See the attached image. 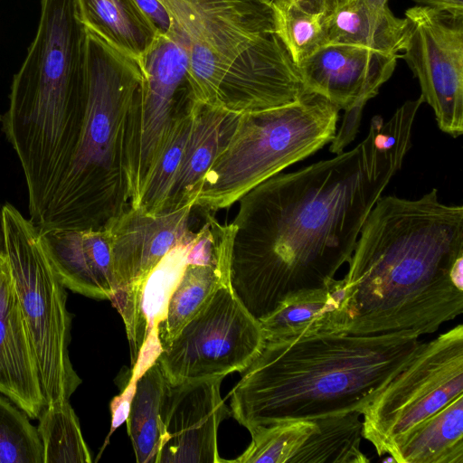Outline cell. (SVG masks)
Masks as SVG:
<instances>
[{
	"label": "cell",
	"instance_id": "cell-29",
	"mask_svg": "<svg viewBox=\"0 0 463 463\" xmlns=\"http://www.w3.org/2000/svg\"><path fill=\"white\" fill-rule=\"evenodd\" d=\"M0 463H43V445L29 416L0 394Z\"/></svg>",
	"mask_w": 463,
	"mask_h": 463
},
{
	"label": "cell",
	"instance_id": "cell-14",
	"mask_svg": "<svg viewBox=\"0 0 463 463\" xmlns=\"http://www.w3.org/2000/svg\"><path fill=\"white\" fill-rule=\"evenodd\" d=\"M196 234L197 232H192L141 282L110 299L122 317L129 343L132 367L129 383H136L162 351L157 326L165 317L169 298L185 266L192 262L191 251Z\"/></svg>",
	"mask_w": 463,
	"mask_h": 463
},
{
	"label": "cell",
	"instance_id": "cell-4",
	"mask_svg": "<svg viewBox=\"0 0 463 463\" xmlns=\"http://www.w3.org/2000/svg\"><path fill=\"white\" fill-rule=\"evenodd\" d=\"M188 53L193 102L243 114L306 90L277 33L271 0H158Z\"/></svg>",
	"mask_w": 463,
	"mask_h": 463
},
{
	"label": "cell",
	"instance_id": "cell-27",
	"mask_svg": "<svg viewBox=\"0 0 463 463\" xmlns=\"http://www.w3.org/2000/svg\"><path fill=\"white\" fill-rule=\"evenodd\" d=\"M37 419V431L43 449V463L92 461L81 433L80 421L69 401L45 405Z\"/></svg>",
	"mask_w": 463,
	"mask_h": 463
},
{
	"label": "cell",
	"instance_id": "cell-9",
	"mask_svg": "<svg viewBox=\"0 0 463 463\" xmlns=\"http://www.w3.org/2000/svg\"><path fill=\"white\" fill-rule=\"evenodd\" d=\"M260 322L221 283L156 358L171 384L242 373L265 345Z\"/></svg>",
	"mask_w": 463,
	"mask_h": 463
},
{
	"label": "cell",
	"instance_id": "cell-7",
	"mask_svg": "<svg viewBox=\"0 0 463 463\" xmlns=\"http://www.w3.org/2000/svg\"><path fill=\"white\" fill-rule=\"evenodd\" d=\"M5 257L33 352L45 405L69 401L81 380L70 356L71 315L36 224L12 203L2 206Z\"/></svg>",
	"mask_w": 463,
	"mask_h": 463
},
{
	"label": "cell",
	"instance_id": "cell-21",
	"mask_svg": "<svg viewBox=\"0 0 463 463\" xmlns=\"http://www.w3.org/2000/svg\"><path fill=\"white\" fill-rule=\"evenodd\" d=\"M84 27L137 61L158 31L135 0H75Z\"/></svg>",
	"mask_w": 463,
	"mask_h": 463
},
{
	"label": "cell",
	"instance_id": "cell-32",
	"mask_svg": "<svg viewBox=\"0 0 463 463\" xmlns=\"http://www.w3.org/2000/svg\"><path fill=\"white\" fill-rule=\"evenodd\" d=\"M418 5L463 17V0H412Z\"/></svg>",
	"mask_w": 463,
	"mask_h": 463
},
{
	"label": "cell",
	"instance_id": "cell-10",
	"mask_svg": "<svg viewBox=\"0 0 463 463\" xmlns=\"http://www.w3.org/2000/svg\"><path fill=\"white\" fill-rule=\"evenodd\" d=\"M137 63L141 80L128 118L125 166L131 207L138 201L175 117L191 101L188 53L174 29L158 33Z\"/></svg>",
	"mask_w": 463,
	"mask_h": 463
},
{
	"label": "cell",
	"instance_id": "cell-3",
	"mask_svg": "<svg viewBox=\"0 0 463 463\" xmlns=\"http://www.w3.org/2000/svg\"><path fill=\"white\" fill-rule=\"evenodd\" d=\"M412 330L330 333L266 341L232 392L231 413L249 431L364 409L413 358Z\"/></svg>",
	"mask_w": 463,
	"mask_h": 463
},
{
	"label": "cell",
	"instance_id": "cell-17",
	"mask_svg": "<svg viewBox=\"0 0 463 463\" xmlns=\"http://www.w3.org/2000/svg\"><path fill=\"white\" fill-rule=\"evenodd\" d=\"M0 393L31 419L38 418L45 406L6 257L0 261Z\"/></svg>",
	"mask_w": 463,
	"mask_h": 463
},
{
	"label": "cell",
	"instance_id": "cell-24",
	"mask_svg": "<svg viewBox=\"0 0 463 463\" xmlns=\"http://www.w3.org/2000/svg\"><path fill=\"white\" fill-rule=\"evenodd\" d=\"M362 414L351 411L317 419V426L291 463H368L362 451Z\"/></svg>",
	"mask_w": 463,
	"mask_h": 463
},
{
	"label": "cell",
	"instance_id": "cell-19",
	"mask_svg": "<svg viewBox=\"0 0 463 463\" xmlns=\"http://www.w3.org/2000/svg\"><path fill=\"white\" fill-rule=\"evenodd\" d=\"M192 109L191 130L162 212L194 205L200 184L232 134L240 115L193 101Z\"/></svg>",
	"mask_w": 463,
	"mask_h": 463
},
{
	"label": "cell",
	"instance_id": "cell-34",
	"mask_svg": "<svg viewBox=\"0 0 463 463\" xmlns=\"http://www.w3.org/2000/svg\"><path fill=\"white\" fill-rule=\"evenodd\" d=\"M368 1L372 2L374 5H381V6L388 5H387L388 0H368Z\"/></svg>",
	"mask_w": 463,
	"mask_h": 463
},
{
	"label": "cell",
	"instance_id": "cell-26",
	"mask_svg": "<svg viewBox=\"0 0 463 463\" xmlns=\"http://www.w3.org/2000/svg\"><path fill=\"white\" fill-rule=\"evenodd\" d=\"M193 122L192 100L174 118L135 207L144 213H161L180 165Z\"/></svg>",
	"mask_w": 463,
	"mask_h": 463
},
{
	"label": "cell",
	"instance_id": "cell-2",
	"mask_svg": "<svg viewBox=\"0 0 463 463\" xmlns=\"http://www.w3.org/2000/svg\"><path fill=\"white\" fill-rule=\"evenodd\" d=\"M348 264L346 333H435L463 312V207L441 203L436 188L382 195Z\"/></svg>",
	"mask_w": 463,
	"mask_h": 463
},
{
	"label": "cell",
	"instance_id": "cell-6",
	"mask_svg": "<svg viewBox=\"0 0 463 463\" xmlns=\"http://www.w3.org/2000/svg\"><path fill=\"white\" fill-rule=\"evenodd\" d=\"M339 109L305 90L295 100L240 114L203 178L194 206L212 213L230 207L249 191L330 144Z\"/></svg>",
	"mask_w": 463,
	"mask_h": 463
},
{
	"label": "cell",
	"instance_id": "cell-23",
	"mask_svg": "<svg viewBox=\"0 0 463 463\" xmlns=\"http://www.w3.org/2000/svg\"><path fill=\"white\" fill-rule=\"evenodd\" d=\"M232 239L215 260L189 262L185 266L169 298L165 317L157 326V339L162 351L198 313L218 286L227 282Z\"/></svg>",
	"mask_w": 463,
	"mask_h": 463
},
{
	"label": "cell",
	"instance_id": "cell-33",
	"mask_svg": "<svg viewBox=\"0 0 463 463\" xmlns=\"http://www.w3.org/2000/svg\"><path fill=\"white\" fill-rule=\"evenodd\" d=\"M0 204V255H5V241L3 222V210Z\"/></svg>",
	"mask_w": 463,
	"mask_h": 463
},
{
	"label": "cell",
	"instance_id": "cell-15",
	"mask_svg": "<svg viewBox=\"0 0 463 463\" xmlns=\"http://www.w3.org/2000/svg\"><path fill=\"white\" fill-rule=\"evenodd\" d=\"M194 205L157 214L128 206L103 226L111 244L117 293L141 282L158 262L193 232Z\"/></svg>",
	"mask_w": 463,
	"mask_h": 463
},
{
	"label": "cell",
	"instance_id": "cell-5",
	"mask_svg": "<svg viewBox=\"0 0 463 463\" xmlns=\"http://www.w3.org/2000/svg\"><path fill=\"white\" fill-rule=\"evenodd\" d=\"M85 73L86 107L78 141L36 224L39 232L99 229L128 203L127 135L140 70L137 61L86 29Z\"/></svg>",
	"mask_w": 463,
	"mask_h": 463
},
{
	"label": "cell",
	"instance_id": "cell-30",
	"mask_svg": "<svg viewBox=\"0 0 463 463\" xmlns=\"http://www.w3.org/2000/svg\"><path fill=\"white\" fill-rule=\"evenodd\" d=\"M274 10L277 33L296 66L326 44V17L295 7Z\"/></svg>",
	"mask_w": 463,
	"mask_h": 463
},
{
	"label": "cell",
	"instance_id": "cell-12",
	"mask_svg": "<svg viewBox=\"0 0 463 463\" xmlns=\"http://www.w3.org/2000/svg\"><path fill=\"white\" fill-rule=\"evenodd\" d=\"M400 54L349 44H327L297 65L306 90L345 111L329 151L339 154L354 139L366 102L392 75Z\"/></svg>",
	"mask_w": 463,
	"mask_h": 463
},
{
	"label": "cell",
	"instance_id": "cell-13",
	"mask_svg": "<svg viewBox=\"0 0 463 463\" xmlns=\"http://www.w3.org/2000/svg\"><path fill=\"white\" fill-rule=\"evenodd\" d=\"M166 380V379H165ZM222 377L171 384L165 381L159 412L156 463H220L217 432L228 415Z\"/></svg>",
	"mask_w": 463,
	"mask_h": 463
},
{
	"label": "cell",
	"instance_id": "cell-31",
	"mask_svg": "<svg viewBox=\"0 0 463 463\" xmlns=\"http://www.w3.org/2000/svg\"><path fill=\"white\" fill-rule=\"evenodd\" d=\"M274 9L295 7L307 14L331 16L347 0H271Z\"/></svg>",
	"mask_w": 463,
	"mask_h": 463
},
{
	"label": "cell",
	"instance_id": "cell-35",
	"mask_svg": "<svg viewBox=\"0 0 463 463\" xmlns=\"http://www.w3.org/2000/svg\"><path fill=\"white\" fill-rule=\"evenodd\" d=\"M5 257V255H0V261L2 260V258Z\"/></svg>",
	"mask_w": 463,
	"mask_h": 463
},
{
	"label": "cell",
	"instance_id": "cell-20",
	"mask_svg": "<svg viewBox=\"0 0 463 463\" xmlns=\"http://www.w3.org/2000/svg\"><path fill=\"white\" fill-rule=\"evenodd\" d=\"M407 21L388 5L368 0H347L326 19V44H349L390 54H400Z\"/></svg>",
	"mask_w": 463,
	"mask_h": 463
},
{
	"label": "cell",
	"instance_id": "cell-1",
	"mask_svg": "<svg viewBox=\"0 0 463 463\" xmlns=\"http://www.w3.org/2000/svg\"><path fill=\"white\" fill-rule=\"evenodd\" d=\"M423 103L373 118L348 151L279 173L239 201L227 283L259 321L287 297L330 284L349 261L377 200L402 168Z\"/></svg>",
	"mask_w": 463,
	"mask_h": 463
},
{
	"label": "cell",
	"instance_id": "cell-16",
	"mask_svg": "<svg viewBox=\"0 0 463 463\" xmlns=\"http://www.w3.org/2000/svg\"><path fill=\"white\" fill-rule=\"evenodd\" d=\"M39 241L65 288L97 299L116 295L110 239L104 227L45 230L39 232Z\"/></svg>",
	"mask_w": 463,
	"mask_h": 463
},
{
	"label": "cell",
	"instance_id": "cell-11",
	"mask_svg": "<svg viewBox=\"0 0 463 463\" xmlns=\"http://www.w3.org/2000/svg\"><path fill=\"white\" fill-rule=\"evenodd\" d=\"M402 58L420 86V98L433 110L439 128L463 134V17L425 6L405 11Z\"/></svg>",
	"mask_w": 463,
	"mask_h": 463
},
{
	"label": "cell",
	"instance_id": "cell-18",
	"mask_svg": "<svg viewBox=\"0 0 463 463\" xmlns=\"http://www.w3.org/2000/svg\"><path fill=\"white\" fill-rule=\"evenodd\" d=\"M266 341L330 333H346L348 298L344 279L287 297L260 320Z\"/></svg>",
	"mask_w": 463,
	"mask_h": 463
},
{
	"label": "cell",
	"instance_id": "cell-28",
	"mask_svg": "<svg viewBox=\"0 0 463 463\" xmlns=\"http://www.w3.org/2000/svg\"><path fill=\"white\" fill-rule=\"evenodd\" d=\"M317 426L316 420H298L259 427L250 431L251 443L233 462L291 463Z\"/></svg>",
	"mask_w": 463,
	"mask_h": 463
},
{
	"label": "cell",
	"instance_id": "cell-8",
	"mask_svg": "<svg viewBox=\"0 0 463 463\" xmlns=\"http://www.w3.org/2000/svg\"><path fill=\"white\" fill-rule=\"evenodd\" d=\"M463 395V326L422 343L411 362L364 409L363 438L379 456L419 423Z\"/></svg>",
	"mask_w": 463,
	"mask_h": 463
},
{
	"label": "cell",
	"instance_id": "cell-22",
	"mask_svg": "<svg viewBox=\"0 0 463 463\" xmlns=\"http://www.w3.org/2000/svg\"><path fill=\"white\" fill-rule=\"evenodd\" d=\"M389 455L397 463H463V395L419 423Z\"/></svg>",
	"mask_w": 463,
	"mask_h": 463
},
{
	"label": "cell",
	"instance_id": "cell-25",
	"mask_svg": "<svg viewBox=\"0 0 463 463\" xmlns=\"http://www.w3.org/2000/svg\"><path fill=\"white\" fill-rule=\"evenodd\" d=\"M165 381L156 361L136 381L126 420L137 463L156 462L160 444L158 420Z\"/></svg>",
	"mask_w": 463,
	"mask_h": 463
}]
</instances>
